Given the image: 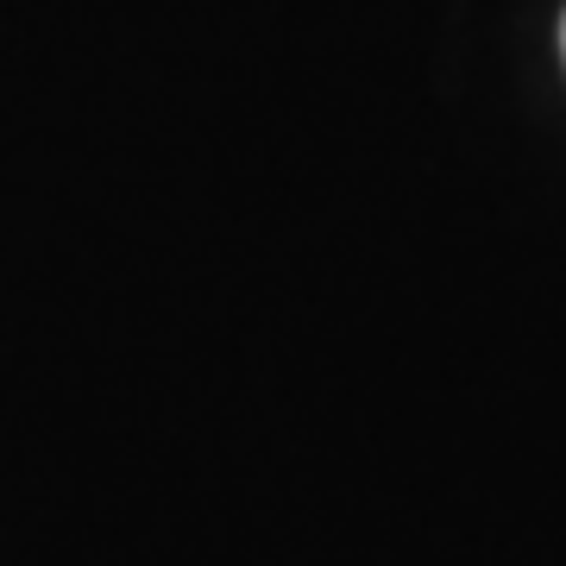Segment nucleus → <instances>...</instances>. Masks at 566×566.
Wrapping results in <instances>:
<instances>
[{
	"label": "nucleus",
	"mask_w": 566,
	"mask_h": 566,
	"mask_svg": "<svg viewBox=\"0 0 566 566\" xmlns=\"http://www.w3.org/2000/svg\"><path fill=\"white\" fill-rule=\"evenodd\" d=\"M560 51H566V20H560Z\"/></svg>",
	"instance_id": "f257e3e1"
}]
</instances>
